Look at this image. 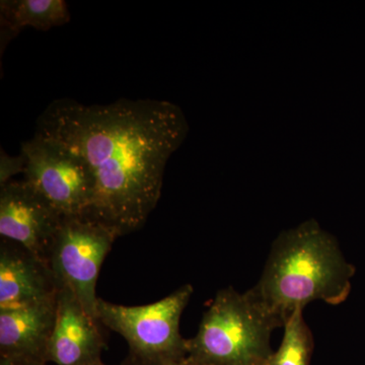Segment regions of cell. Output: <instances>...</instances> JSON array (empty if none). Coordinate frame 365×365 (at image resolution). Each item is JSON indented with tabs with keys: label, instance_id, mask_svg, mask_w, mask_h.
Masks as SVG:
<instances>
[{
	"label": "cell",
	"instance_id": "6da1fadb",
	"mask_svg": "<svg viewBox=\"0 0 365 365\" xmlns=\"http://www.w3.org/2000/svg\"><path fill=\"white\" fill-rule=\"evenodd\" d=\"M186 132L181 110L165 101L62 98L41 115L36 135L83 160L95 185L85 217L119 237L140 230L157 207L168 160Z\"/></svg>",
	"mask_w": 365,
	"mask_h": 365
},
{
	"label": "cell",
	"instance_id": "7a4b0ae2",
	"mask_svg": "<svg viewBox=\"0 0 365 365\" xmlns=\"http://www.w3.org/2000/svg\"><path fill=\"white\" fill-rule=\"evenodd\" d=\"M354 275L355 267L346 260L337 240L309 222L275 240L260 279L246 292L283 328L309 302L343 304Z\"/></svg>",
	"mask_w": 365,
	"mask_h": 365
},
{
	"label": "cell",
	"instance_id": "3957f363",
	"mask_svg": "<svg viewBox=\"0 0 365 365\" xmlns=\"http://www.w3.org/2000/svg\"><path fill=\"white\" fill-rule=\"evenodd\" d=\"M279 326L247 292L220 289L204 313L187 359L211 365H267L270 338Z\"/></svg>",
	"mask_w": 365,
	"mask_h": 365
},
{
	"label": "cell",
	"instance_id": "277c9868",
	"mask_svg": "<svg viewBox=\"0 0 365 365\" xmlns=\"http://www.w3.org/2000/svg\"><path fill=\"white\" fill-rule=\"evenodd\" d=\"M193 292L191 284H185L145 306H121L98 299V322L128 343V365L178 364L187 357V339L180 334V319Z\"/></svg>",
	"mask_w": 365,
	"mask_h": 365
},
{
	"label": "cell",
	"instance_id": "5b68a950",
	"mask_svg": "<svg viewBox=\"0 0 365 365\" xmlns=\"http://www.w3.org/2000/svg\"><path fill=\"white\" fill-rule=\"evenodd\" d=\"M116 239L111 230L85 216L63 217L48 256L58 285L71 288L96 321L98 274Z\"/></svg>",
	"mask_w": 365,
	"mask_h": 365
},
{
	"label": "cell",
	"instance_id": "8992f818",
	"mask_svg": "<svg viewBox=\"0 0 365 365\" xmlns=\"http://www.w3.org/2000/svg\"><path fill=\"white\" fill-rule=\"evenodd\" d=\"M29 184L52 204L62 217L86 216L93 198V177L83 160L53 141L36 135L21 144Z\"/></svg>",
	"mask_w": 365,
	"mask_h": 365
},
{
	"label": "cell",
	"instance_id": "52a82bcc",
	"mask_svg": "<svg viewBox=\"0 0 365 365\" xmlns=\"http://www.w3.org/2000/svg\"><path fill=\"white\" fill-rule=\"evenodd\" d=\"M61 215L26 180L0 189V235L20 245L48 264L50 248Z\"/></svg>",
	"mask_w": 365,
	"mask_h": 365
},
{
	"label": "cell",
	"instance_id": "ba28073f",
	"mask_svg": "<svg viewBox=\"0 0 365 365\" xmlns=\"http://www.w3.org/2000/svg\"><path fill=\"white\" fill-rule=\"evenodd\" d=\"M98 321L66 285H59L54 329L48 346L47 362L56 365H98L105 341Z\"/></svg>",
	"mask_w": 365,
	"mask_h": 365
},
{
	"label": "cell",
	"instance_id": "9c48e42d",
	"mask_svg": "<svg viewBox=\"0 0 365 365\" xmlns=\"http://www.w3.org/2000/svg\"><path fill=\"white\" fill-rule=\"evenodd\" d=\"M57 297L58 294L37 304L0 309V357L48 364Z\"/></svg>",
	"mask_w": 365,
	"mask_h": 365
},
{
	"label": "cell",
	"instance_id": "30bf717a",
	"mask_svg": "<svg viewBox=\"0 0 365 365\" xmlns=\"http://www.w3.org/2000/svg\"><path fill=\"white\" fill-rule=\"evenodd\" d=\"M49 266L16 242H0V309L37 304L58 294Z\"/></svg>",
	"mask_w": 365,
	"mask_h": 365
},
{
	"label": "cell",
	"instance_id": "8fae6325",
	"mask_svg": "<svg viewBox=\"0 0 365 365\" xmlns=\"http://www.w3.org/2000/svg\"><path fill=\"white\" fill-rule=\"evenodd\" d=\"M71 21L63 0H2L0 2L1 48L26 26L47 31Z\"/></svg>",
	"mask_w": 365,
	"mask_h": 365
},
{
	"label": "cell",
	"instance_id": "7c38bea8",
	"mask_svg": "<svg viewBox=\"0 0 365 365\" xmlns=\"http://www.w3.org/2000/svg\"><path fill=\"white\" fill-rule=\"evenodd\" d=\"M304 309H297L283 329L282 342L267 365H309L314 348L311 328L304 318Z\"/></svg>",
	"mask_w": 365,
	"mask_h": 365
},
{
	"label": "cell",
	"instance_id": "4fadbf2b",
	"mask_svg": "<svg viewBox=\"0 0 365 365\" xmlns=\"http://www.w3.org/2000/svg\"><path fill=\"white\" fill-rule=\"evenodd\" d=\"M26 158L21 153L18 157H11L4 150L0 155V186L11 182L14 176L25 173Z\"/></svg>",
	"mask_w": 365,
	"mask_h": 365
},
{
	"label": "cell",
	"instance_id": "5bb4252c",
	"mask_svg": "<svg viewBox=\"0 0 365 365\" xmlns=\"http://www.w3.org/2000/svg\"><path fill=\"white\" fill-rule=\"evenodd\" d=\"M0 365H47V364H38V362L24 361V360L4 359V357H0Z\"/></svg>",
	"mask_w": 365,
	"mask_h": 365
},
{
	"label": "cell",
	"instance_id": "9a60e30c",
	"mask_svg": "<svg viewBox=\"0 0 365 365\" xmlns=\"http://www.w3.org/2000/svg\"><path fill=\"white\" fill-rule=\"evenodd\" d=\"M172 365H211V364H200V362L192 361V360L185 359L184 360H182V361L178 362V364H174Z\"/></svg>",
	"mask_w": 365,
	"mask_h": 365
},
{
	"label": "cell",
	"instance_id": "2e32d148",
	"mask_svg": "<svg viewBox=\"0 0 365 365\" xmlns=\"http://www.w3.org/2000/svg\"><path fill=\"white\" fill-rule=\"evenodd\" d=\"M98 365H105L104 364H103V361L101 362V364H98Z\"/></svg>",
	"mask_w": 365,
	"mask_h": 365
}]
</instances>
